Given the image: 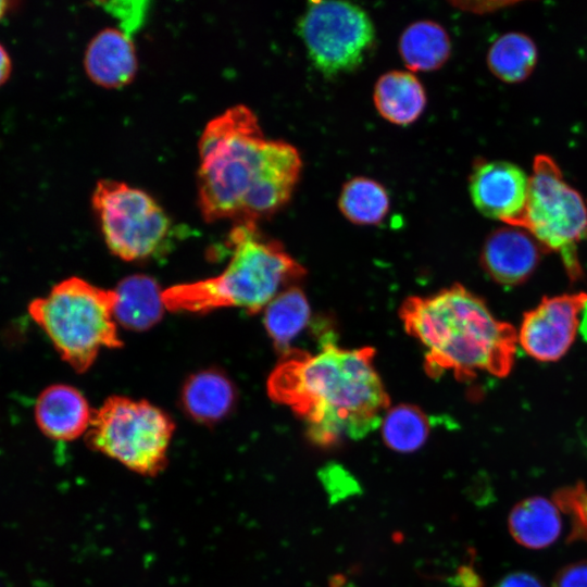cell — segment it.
Listing matches in <instances>:
<instances>
[{
	"label": "cell",
	"instance_id": "6da1fadb",
	"mask_svg": "<svg viewBox=\"0 0 587 587\" xmlns=\"http://www.w3.org/2000/svg\"><path fill=\"white\" fill-rule=\"evenodd\" d=\"M198 150V207L210 223H257L273 215L289 201L302 168L298 150L267 139L243 104L208 122Z\"/></svg>",
	"mask_w": 587,
	"mask_h": 587
},
{
	"label": "cell",
	"instance_id": "7a4b0ae2",
	"mask_svg": "<svg viewBox=\"0 0 587 587\" xmlns=\"http://www.w3.org/2000/svg\"><path fill=\"white\" fill-rule=\"evenodd\" d=\"M374 357L371 347L345 349L328 340L316 353L290 349L268 376L266 390L305 423L313 444L361 439L380 426L390 404Z\"/></svg>",
	"mask_w": 587,
	"mask_h": 587
},
{
	"label": "cell",
	"instance_id": "3957f363",
	"mask_svg": "<svg viewBox=\"0 0 587 587\" xmlns=\"http://www.w3.org/2000/svg\"><path fill=\"white\" fill-rule=\"evenodd\" d=\"M399 315L405 332L424 347V367L432 377L447 371L459 380L479 372L503 377L513 366L515 328L497 320L480 298L459 284L428 297L407 298Z\"/></svg>",
	"mask_w": 587,
	"mask_h": 587
},
{
	"label": "cell",
	"instance_id": "277c9868",
	"mask_svg": "<svg viewBox=\"0 0 587 587\" xmlns=\"http://www.w3.org/2000/svg\"><path fill=\"white\" fill-rule=\"evenodd\" d=\"M230 259L216 276L163 289L171 312L208 313L236 307L254 314L301 278L305 268L284 247L262 235L257 223H236L227 239Z\"/></svg>",
	"mask_w": 587,
	"mask_h": 587
},
{
	"label": "cell",
	"instance_id": "5b68a950",
	"mask_svg": "<svg viewBox=\"0 0 587 587\" xmlns=\"http://www.w3.org/2000/svg\"><path fill=\"white\" fill-rule=\"evenodd\" d=\"M114 289L68 277L28 304L32 320L46 333L60 357L77 373L86 372L102 348L123 346L113 310Z\"/></svg>",
	"mask_w": 587,
	"mask_h": 587
},
{
	"label": "cell",
	"instance_id": "8992f818",
	"mask_svg": "<svg viewBox=\"0 0 587 587\" xmlns=\"http://www.w3.org/2000/svg\"><path fill=\"white\" fill-rule=\"evenodd\" d=\"M174 428L170 415L154 404L112 396L93 410L86 440L93 450L151 476L167 462Z\"/></svg>",
	"mask_w": 587,
	"mask_h": 587
},
{
	"label": "cell",
	"instance_id": "52a82bcc",
	"mask_svg": "<svg viewBox=\"0 0 587 587\" xmlns=\"http://www.w3.org/2000/svg\"><path fill=\"white\" fill-rule=\"evenodd\" d=\"M520 228L545 249L559 253L572 279L582 275L577 245L587 237V204L563 178L552 158H535L529 191Z\"/></svg>",
	"mask_w": 587,
	"mask_h": 587
},
{
	"label": "cell",
	"instance_id": "ba28073f",
	"mask_svg": "<svg viewBox=\"0 0 587 587\" xmlns=\"http://www.w3.org/2000/svg\"><path fill=\"white\" fill-rule=\"evenodd\" d=\"M91 204L109 250L124 261H141L170 249L174 224L145 190L103 178L92 191Z\"/></svg>",
	"mask_w": 587,
	"mask_h": 587
},
{
	"label": "cell",
	"instance_id": "9c48e42d",
	"mask_svg": "<svg viewBox=\"0 0 587 587\" xmlns=\"http://www.w3.org/2000/svg\"><path fill=\"white\" fill-rule=\"evenodd\" d=\"M298 28L309 59L328 77L358 68L375 41L369 14L346 1H310Z\"/></svg>",
	"mask_w": 587,
	"mask_h": 587
},
{
	"label": "cell",
	"instance_id": "30bf717a",
	"mask_svg": "<svg viewBox=\"0 0 587 587\" xmlns=\"http://www.w3.org/2000/svg\"><path fill=\"white\" fill-rule=\"evenodd\" d=\"M586 304V292L544 297L524 314L517 336L522 348L539 361L563 357L574 341Z\"/></svg>",
	"mask_w": 587,
	"mask_h": 587
},
{
	"label": "cell",
	"instance_id": "8fae6325",
	"mask_svg": "<svg viewBox=\"0 0 587 587\" xmlns=\"http://www.w3.org/2000/svg\"><path fill=\"white\" fill-rule=\"evenodd\" d=\"M529 191V176L508 161H480L470 176V195L485 216L519 227Z\"/></svg>",
	"mask_w": 587,
	"mask_h": 587
},
{
	"label": "cell",
	"instance_id": "7c38bea8",
	"mask_svg": "<svg viewBox=\"0 0 587 587\" xmlns=\"http://www.w3.org/2000/svg\"><path fill=\"white\" fill-rule=\"evenodd\" d=\"M540 245L525 229L507 226L495 230L485 241L482 264L496 282L517 285L535 270Z\"/></svg>",
	"mask_w": 587,
	"mask_h": 587
},
{
	"label": "cell",
	"instance_id": "4fadbf2b",
	"mask_svg": "<svg viewBox=\"0 0 587 587\" xmlns=\"http://www.w3.org/2000/svg\"><path fill=\"white\" fill-rule=\"evenodd\" d=\"M84 68L91 82L98 86L111 89L128 85L138 68L132 36L120 27L100 30L86 48Z\"/></svg>",
	"mask_w": 587,
	"mask_h": 587
},
{
	"label": "cell",
	"instance_id": "5bb4252c",
	"mask_svg": "<svg viewBox=\"0 0 587 587\" xmlns=\"http://www.w3.org/2000/svg\"><path fill=\"white\" fill-rule=\"evenodd\" d=\"M39 429L55 440H73L87 433L93 410L73 386L53 384L45 388L35 403Z\"/></svg>",
	"mask_w": 587,
	"mask_h": 587
},
{
	"label": "cell",
	"instance_id": "9a60e30c",
	"mask_svg": "<svg viewBox=\"0 0 587 587\" xmlns=\"http://www.w3.org/2000/svg\"><path fill=\"white\" fill-rule=\"evenodd\" d=\"M236 400L235 385L216 369L190 375L180 390L183 410L189 417L203 424H213L226 417Z\"/></svg>",
	"mask_w": 587,
	"mask_h": 587
},
{
	"label": "cell",
	"instance_id": "2e32d148",
	"mask_svg": "<svg viewBox=\"0 0 587 587\" xmlns=\"http://www.w3.org/2000/svg\"><path fill=\"white\" fill-rule=\"evenodd\" d=\"M113 315L116 324L134 330H148L164 314L163 290L158 282L145 274H134L118 282Z\"/></svg>",
	"mask_w": 587,
	"mask_h": 587
},
{
	"label": "cell",
	"instance_id": "e0dca14e",
	"mask_svg": "<svg viewBox=\"0 0 587 587\" xmlns=\"http://www.w3.org/2000/svg\"><path fill=\"white\" fill-rule=\"evenodd\" d=\"M373 100L388 122L405 126L415 122L426 107V92L419 78L407 71L383 74L374 86Z\"/></svg>",
	"mask_w": 587,
	"mask_h": 587
},
{
	"label": "cell",
	"instance_id": "ac0fdd59",
	"mask_svg": "<svg viewBox=\"0 0 587 587\" xmlns=\"http://www.w3.org/2000/svg\"><path fill=\"white\" fill-rule=\"evenodd\" d=\"M560 510L547 498L533 496L516 503L509 515V530L514 540L529 549L551 546L560 536Z\"/></svg>",
	"mask_w": 587,
	"mask_h": 587
},
{
	"label": "cell",
	"instance_id": "d6986e66",
	"mask_svg": "<svg viewBox=\"0 0 587 587\" xmlns=\"http://www.w3.org/2000/svg\"><path fill=\"white\" fill-rule=\"evenodd\" d=\"M398 48L410 71L430 72L447 62L451 53V41L441 25L423 20L410 24L402 32Z\"/></svg>",
	"mask_w": 587,
	"mask_h": 587
},
{
	"label": "cell",
	"instance_id": "ffe728a7",
	"mask_svg": "<svg viewBox=\"0 0 587 587\" xmlns=\"http://www.w3.org/2000/svg\"><path fill=\"white\" fill-rule=\"evenodd\" d=\"M311 315L304 292L297 287L280 291L264 309V326L282 355L291 341L305 328Z\"/></svg>",
	"mask_w": 587,
	"mask_h": 587
},
{
	"label": "cell",
	"instance_id": "44dd1931",
	"mask_svg": "<svg viewBox=\"0 0 587 587\" xmlns=\"http://www.w3.org/2000/svg\"><path fill=\"white\" fill-rule=\"evenodd\" d=\"M338 207L342 215L353 224L377 225L386 217L390 200L378 182L358 176L342 186Z\"/></svg>",
	"mask_w": 587,
	"mask_h": 587
},
{
	"label": "cell",
	"instance_id": "7402d4cb",
	"mask_svg": "<svg viewBox=\"0 0 587 587\" xmlns=\"http://www.w3.org/2000/svg\"><path fill=\"white\" fill-rule=\"evenodd\" d=\"M537 60L534 41L521 33H507L491 45L487 63L495 76L507 83H517L532 73Z\"/></svg>",
	"mask_w": 587,
	"mask_h": 587
},
{
	"label": "cell",
	"instance_id": "603a6c76",
	"mask_svg": "<svg viewBox=\"0 0 587 587\" xmlns=\"http://www.w3.org/2000/svg\"><path fill=\"white\" fill-rule=\"evenodd\" d=\"M380 426L385 444L397 452L419 450L425 444L430 427L426 414L412 404L388 409Z\"/></svg>",
	"mask_w": 587,
	"mask_h": 587
},
{
	"label": "cell",
	"instance_id": "cb8c5ba5",
	"mask_svg": "<svg viewBox=\"0 0 587 587\" xmlns=\"http://www.w3.org/2000/svg\"><path fill=\"white\" fill-rule=\"evenodd\" d=\"M553 502L561 512L566 514L571 522V541H583L587 545V485L577 482L561 487L553 497Z\"/></svg>",
	"mask_w": 587,
	"mask_h": 587
},
{
	"label": "cell",
	"instance_id": "d4e9b609",
	"mask_svg": "<svg viewBox=\"0 0 587 587\" xmlns=\"http://www.w3.org/2000/svg\"><path fill=\"white\" fill-rule=\"evenodd\" d=\"M332 501L337 502L360 492V486L350 472L339 464H327L319 473Z\"/></svg>",
	"mask_w": 587,
	"mask_h": 587
},
{
	"label": "cell",
	"instance_id": "484cf974",
	"mask_svg": "<svg viewBox=\"0 0 587 587\" xmlns=\"http://www.w3.org/2000/svg\"><path fill=\"white\" fill-rule=\"evenodd\" d=\"M145 1L107 2V10L120 21V28L128 35L138 29L146 14Z\"/></svg>",
	"mask_w": 587,
	"mask_h": 587
},
{
	"label": "cell",
	"instance_id": "4316f807",
	"mask_svg": "<svg viewBox=\"0 0 587 587\" xmlns=\"http://www.w3.org/2000/svg\"><path fill=\"white\" fill-rule=\"evenodd\" d=\"M552 587H587V561L563 567L555 576Z\"/></svg>",
	"mask_w": 587,
	"mask_h": 587
},
{
	"label": "cell",
	"instance_id": "83f0119b",
	"mask_svg": "<svg viewBox=\"0 0 587 587\" xmlns=\"http://www.w3.org/2000/svg\"><path fill=\"white\" fill-rule=\"evenodd\" d=\"M495 587H544V585L529 573L515 572L504 576Z\"/></svg>",
	"mask_w": 587,
	"mask_h": 587
},
{
	"label": "cell",
	"instance_id": "f1b7e54d",
	"mask_svg": "<svg viewBox=\"0 0 587 587\" xmlns=\"http://www.w3.org/2000/svg\"><path fill=\"white\" fill-rule=\"evenodd\" d=\"M12 71L11 58L7 49L0 43V86L10 77Z\"/></svg>",
	"mask_w": 587,
	"mask_h": 587
},
{
	"label": "cell",
	"instance_id": "f546056e",
	"mask_svg": "<svg viewBox=\"0 0 587 587\" xmlns=\"http://www.w3.org/2000/svg\"><path fill=\"white\" fill-rule=\"evenodd\" d=\"M332 587H354L353 585L346 583L341 576H335L332 582Z\"/></svg>",
	"mask_w": 587,
	"mask_h": 587
},
{
	"label": "cell",
	"instance_id": "4dcf8cb0",
	"mask_svg": "<svg viewBox=\"0 0 587 587\" xmlns=\"http://www.w3.org/2000/svg\"><path fill=\"white\" fill-rule=\"evenodd\" d=\"M13 3L0 0V20L11 10Z\"/></svg>",
	"mask_w": 587,
	"mask_h": 587
}]
</instances>
